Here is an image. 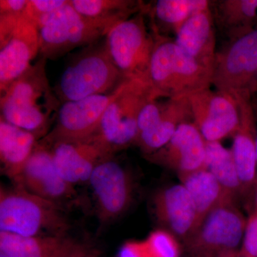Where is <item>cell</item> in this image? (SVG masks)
Listing matches in <instances>:
<instances>
[{"label":"cell","mask_w":257,"mask_h":257,"mask_svg":"<svg viewBox=\"0 0 257 257\" xmlns=\"http://www.w3.org/2000/svg\"><path fill=\"white\" fill-rule=\"evenodd\" d=\"M46 62L40 57L0 98L2 119L43 138L55 122L62 104L47 78Z\"/></svg>","instance_id":"1"},{"label":"cell","mask_w":257,"mask_h":257,"mask_svg":"<svg viewBox=\"0 0 257 257\" xmlns=\"http://www.w3.org/2000/svg\"><path fill=\"white\" fill-rule=\"evenodd\" d=\"M124 80L111 60L104 37L72 56L54 89L63 104L112 92Z\"/></svg>","instance_id":"2"},{"label":"cell","mask_w":257,"mask_h":257,"mask_svg":"<svg viewBox=\"0 0 257 257\" xmlns=\"http://www.w3.org/2000/svg\"><path fill=\"white\" fill-rule=\"evenodd\" d=\"M153 35L149 82L158 94L165 98L177 97L210 87L212 71L187 55L174 39Z\"/></svg>","instance_id":"3"},{"label":"cell","mask_w":257,"mask_h":257,"mask_svg":"<svg viewBox=\"0 0 257 257\" xmlns=\"http://www.w3.org/2000/svg\"><path fill=\"white\" fill-rule=\"evenodd\" d=\"M68 227L57 203L23 187L0 190V231L23 236H62Z\"/></svg>","instance_id":"4"},{"label":"cell","mask_w":257,"mask_h":257,"mask_svg":"<svg viewBox=\"0 0 257 257\" xmlns=\"http://www.w3.org/2000/svg\"><path fill=\"white\" fill-rule=\"evenodd\" d=\"M211 84L237 104L257 92V27L216 52Z\"/></svg>","instance_id":"5"},{"label":"cell","mask_w":257,"mask_h":257,"mask_svg":"<svg viewBox=\"0 0 257 257\" xmlns=\"http://www.w3.org/2000/svg\"><path fill=\"white\" fill-rule=\"evenodd\" d=\"M246 219L234 201L223 203L183 242L185 257H231L239 252Z\"/></svg>","instance_id":"6"},{"label":"cell","mask_w":257,"mask_h":257,"mask_svg":"<svg viewBox=\"0 0 257 257\" xmlns=\"http://www.w3.org/2000/svg\"><path fill=\"white\" fill-rule=\"evenodd\" d=\"M114 25L82 16L68 1L39 29L40 57L55 60L74 49L96 43Z\"/></svg>","instance_id":"7"},{"label":"cell","mask_w":257,"mask_h":257,"mask_svg":"<svg viewBox=\"0 0 257 257\" xmlns=\"http://www.w3.org/2000/svg\"><path fill=\"white\" fill-rule=\"evenodd\" d=\"M105 40L111 60L123 78L149 82L155 37L148 30L143 10L115 25Z\"/></svg>","instance_id":"8"},{"label":"cell","mask_w":257,"mask_h":257,"mask_svg":"<svg viewBox=\"0 0 257 257\" xmlns=\"http://www.w3.org/2000/svg\"><path fill=\"white\" fill-rule=\"evenodd\" d=\"M157 96L162 97L150 83L126 79L122 91L106 109L96 138L113 153L134 145L140 111L147 101Z\"/></svg>","instance_id":"9"},{"label":"cell","mask_w":257,"mask_h":257,"mask_svg":"<svg viewBox=\"0 0 257 257\" xmlns=\"http://www.w3.org/2000/svg\"><path fill=\"white\" fill-rule=\"evenodd\" d=\"M40 55L39 30L24 15H0V94Z\"/></svg>","instance_id":"10"},{"label":"cell","mask_w":257,"mask_h":257,"mask_svg":"<svg viewBox=\"0 0 257 257\" xmlns=\"http://www.w3.org/2000/svg\"><path fill=\"white\" fill-rule=\"evenodd\" d=\"M189 122H193V116L188 95L157 96L147 101L140 111L134 145L148 156L167 145L180 125Z\"/></svg>","instance_id":"11"},{"label":"cell","mask_w":257,"mask_h":257,"mask_svg":"<svg viewBox=\"0 0 257 257\" xmlns=\"http://www.w3.org/2000/svg\"><path fill=\"white\" fill-rule=\"evenodd\" d=\"M126 80L112 92L61 104L53 127L40 142L52 145L92 138L97 133L108 106L122 91Z\"/></svg>","instance_id":"12"},{"label":"cell","mask_w":257,"mask_h":257,"mask_svg":"<svg viewBox=\"0 0 257 257\" xmlns=\"http://www.w3.org/2000/svg\"><path fill=\"white\" fill-rule=\"evenodd\" d=\"M193 123L209 143L234 137L239 128L237 103L231 96L209 88L188 95Z\"/></svg>","instance_id":"13"},{"label":"cell","mask_w":257,"mask_h":257,"mask_svg":"<svg viewBox=\"0 0 257 257\" xmlns=\"http://www.w3.org/2000/svg\"><path fill=\"white\" fill-rule=\"evenodd\" d=\"M101 221L114 220L124 214L133 197V177L127 170L111 158L103 161L89 179Z\"/></svg>","instance_id":"14"},{"label":"cell","mask_w":257,"mask_h":257,"mask_svg":"<svg viewBox=\"0 0 257 257\" xmlns=\"http://www.w3.org/2000/svg\"><path fill=\"white\" fill-rule=\"evenodd\" d=\"M48 146L60 175L73 186L89 180L94 169L114 154L95 135L85 140L60 142Z\"/></svg>","instance_id":"15"},{"label":"cell","mask_w":257,"mask_h":257,"mask_svg":"<svg viewBox=\"0 0 257 257\" xmlns=\"http://www.w3.org/2000/svg\"><path fill=\"white\" fill-rule=\"evenodd\" d=\"M145 157L178 175L206 170L207 141L194 123H185L179 126L167 145Z\"/></svg>","instance_id":"16"},{"label":"cell","mask_w":257,"mask_h":257,"mask_svg":"<svg viewBox=\"0 0 257 257\" xmlns=\"http://www.w3.org/2000/svg\"><path fill=\"white\" fill-rule=\"evenodd\" d=\"M18 186L55 203L74 195V186L60 175L50 147L39 141L24 169Z\"/></svg>","instance_id":"17"},{"label":"cell","mask_w":257,"mask_h":257,"mask_svg":"<svg viewBox=\"0 0 257 257\" xmlns=\"http://www.w3.org/2000/svg\"><path fill=\"white\" fill-rule=\"evenodd\" d=\"M155 215L166 230L182 243L197 226V210L192 197L183 184L170 186L154 197Z\"/></svg>","instance_id":"18"},{"label":"cell","mask_w":257,"mask_h":257,"mask_svg":"<svg viewBox=\"0 0 257 257\" xmlns=\"http://www.w3.org/2000/svg\"><path fill=\"white\" fill-rule=\"evenodd\" d=\"M214 24L211 8L203 10L189 18L174 39L187 55L211 71L216 55Z\"/></svg>","instance_id":"19"},{"label":"cell","mask_w":257,"mask_h":257,"mask_svg":"<svg viewBox=\"0 0 257 257\" xmlns=\"http://www.w3.org/2000/svg\"><path fill=\"white\" fill-rule=\"evenodd\" d=\"M237 104L240 123L237 131L233 137L234 142L231 152L243 191L251 187L256 179L257 133L252 101H243Z\"/></svg>","instance_id":"20"},{"label":"cell","mask_w":257,"mask_h":257,"mask_svg":"<svg viewBox=\"0 0 257 257\" xmlns=\"http://www.w3.org/2000/svg\"><path fill=\"white\" fill-rule=\"evenodd\" d=\"M35 134L0 119V160L3 172L18 184L36 147Z\"/></svg>","instance_id":"21"},{"label":"cell","mask_w":257,"mask_h":257,"mask_svg":"<svg viewBox=\"0 0 257 257\" xmlns=\"http://www.w3.org/2000/svg\"><path fill=\"white\" fill-rule=\"evenodd\" d=\"M210 7L208 0H157L145 3L143 10L150 20L152 33L169 37V34L175 35L189 18Z\"/></svg>","instance_id":"22"},{"label":"cell","mask_w":257,"mask_h":257,"mask_svg":"<svg viewBox=\"0 0 257 257\" xmlns=\"http://www.w3.org/2000/svg\"><path fill=\"white\" fill-rule=\"evenodd\" d=\"M79 245L59 235L23 236L0 231V251L10 257H67Z\"/></svg>","instance_id":"23"},{"label":"cell","mask_w":257,"mask_h":257,"mask_svg":"<svg viewBox=\"0 0 257 257\" xmlns=\"http://www.w3.org/2000/svg\"><path fill=\"white\" fill-rule=\"evenodd\" d=\"M210 8L214 23L228 41L239 38L257 27V0L211 1Z\"/></svg>","instance_id":"24"},{"label":"cell","mask_w":257,"mask_h":257,"mask_svg":"<svg viewBox=\"0 0 257 257\" xmlns=\"http://www.w3.org/2000/svg\"><path fill=\"white\" fill-rule=\"evenodd\" d=\"M178 175L181 184L187 189L195 205L197 216L195 229L213 209L223 203L234 201V196L225 190L207 170Z\"/></svg>","instance_id":"25"},{"label":"cell","mask_w":257,"mask_h":257,"mask_svg":"<svg viewBox=\"0 0 257 257\" xmlns=\"http://www.w3.org/2000/svg\"><path fill=\"white\" fill-rule=\"evenodd\" d=\"M69 3L82 16L113 25L141 12L145 3L135 0H69Z\"/></svg>","instance_id":"26"},{"label":"cell","mask_w":257,"mask_h":257,"mask_svg":"<svg viewBox=\"0 0 257 257\" xmlns=\"http://www.w3.org/2000/svg\"><path fill=\"white\" fill-rule=\"evenodd\" d=\"M206 170L234 197L236 193L242 191L232 152L219 142H207Z\"/></svg>","instance_id":"27"},{"label":"cell","mask_w":257,"mask_h":257,"mask_svg":"<svg viewBox=\"0 0 257 257\" xmlns=\"http://www.w3.org/2000/svg\"><path fill=\"white\" fill-rule=\"evenodd\" d=\"M145 242L151 257H182L183 253L179 240L166 229L152 231Z\"/></svg>","instance_id":"28"},{"label":"cell","mask_w":257,"mask_h":257,"mask_svg":"<svg viewBox=\"0 0 257 257\" xmlns=\"http://www.w3.org/2000/svg\"><path fill=\"white\" fill-rule=\"evenodd\" d=\"M68 0H28L24 16L40 29Z\"/></svg>","instance_id":"29"},{"label":"cell","mask_w":257,"mask_h":257,"mask_svg":"<svg viewBox=\"0 0 257 257\" xmlns=\"http://www.w3.org/2000/svg\"><path fill=\"white\" fill-rule=\"evenodd\" d=\"M239 253L243 256L257 257V210L246 219L242 244Z\"/></svg>","instance_id":"30"},{"label":"cell","mask_w":257,"mask_h":257,"mask_svg":"<svg viewBox=\"0 0 257 257\" xmlns=\"http://www.w3.org/2000/svg\"><path fill=\"white\" fill-rule=\"evenodd\" d=\"M119 257H151L144 241H132L124 243L119 251Z\"/></svg>","instance_id":"31"},{"label":"cell","mask_w":257,"mask_h":257,"mask_svg":"<svg viewBox=\"0 0 257 257\" xmlns=\"http://www.w3.org/2000/svg\"><path fill=\"white\" fill-rule=\"evenodd\" d=\"M28 0H1L0 15H24Z\"/></svg>","instance_id":"32"},{"label":"cell","mask_w":257,"mask_h":257,"mask_svg":"<svg viewBox=\"0 0 257 257\" xmlns=\"http://www.w3.org/2000/svg\"><path fill=\"white\" fill-rule=\"evenodd\" d=\"M67 257H87V251L82 245L79 244Z\"/></svg>","instance_id":"33"},{"label":"cell","mask_w":257,"mask_h":257,"mask_svg":"<svg viewBox=\"0 0 257 257\" xmlns=\"http://www.w3.org/2000/svg\"><path fill=\"white\" fill-rule=\"evenodd\" d=\"M0 257H10L8 256L6 253L3 252V251H0Z\"/></svg>","instance_id":"34"},{"label":"cell","mask_w":257,"mask_h":257,"mask_svg":"<svg viewBox=\"0 0 257 257\" xmlns=\"http://www.w3.org/2000/svg\"><path fill=\"white\" fill-rule=\"evenodd\" d=\"M231 257H248V256H243V255L241 254V253H240L239 252V253H236V255H234V256H231Z\"/></svg>","instance_id":"35"},{"label":"cell","mask_w":257,"mask_h":257,"mask_svg":"<svg viewBox=\"0 0 257 257\" xmlns=\"http://www.w3.org/2000/svg\"><path fill=\"white\" fill-rule=\"evenodd\" d=\"M255 210H257V189H256V199H255Z\"/></svg>","instance_id":"36"},{"label":"cell","mask_w":257,"mask_h":257,"mask_svg":"<svg viewBox=\"0 0 257 257\" xmlns=\"http://www.w3.org/2000/svg\"><path fill=\"white\" fill-rule=\"evenodd\" d=\"M256 107H257V104H256ZM256 157H257V136H256Z\"/></svg>","instance_id":"37"}]
</instances>
